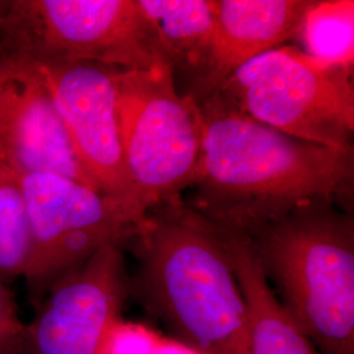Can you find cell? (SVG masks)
Listing matches in <instances>:
<instances>
[{"label": "cell", "mask_w": 354, "mask_h": 354, "mask_svg": "<svg viewBox=\"0 0 354 354\" xmlns=\"http://www.w3.org/2000/svg\"><path fill=\"white\" fill-rule=\"evenodd\" d=\"M198 105L203 150L184 203L218 231L247 239L304 203L352 200L353 150L286 136L219 95Z\"/></svg>", "instance_id": "obj_1"}, {"label": "cell", "mask_w": 354, "mask_h": 354, "mask_svg": "<svg viewBox=\"0 0 354 354\" xmlns=\"http://www.w3.org/2000/svg\"><path fill=\"white\" fill-rule=\"evenodd\" d=\"M129 290L171 337L200 354H250V319L221 232L177 198L151 209L124 247Z\"/></svg>", "instance_id": "obj_2"}, {"label": "cell", "mask_w": 354, "mask_h": 354, "mask_svg": "<svg viewBox=\"0 0 354 354\" xmlns=\"http://www.w3.org/2000/svg\"><path fill=\"white\" fill-rule=\"evenodd\" d=\"M247 241L279 304L317 351L354 354L352 212L326 201L304 203Z\"/></svg>", "instance_id": "obj_3"}, {"label": "cell", "mask_w": 354, "mask_h": 354, "mask_svg": "<svg viewBox=\"0 0 354 354\" xmlns=\"http://www.w3.org/2000/svg\"><path fill=\"white\" fill-rule=\"evenodd\" d=\"M3 59L168 67L137 0H10Z\"/></svg>", "instance_id": "obj_4"}, {"label": "cell", "mask_w": 354, "mask_h": 354, "mask_svg": "<svg viewBox=\"0 0 354 354\" xmlns=\"http://www.w3.org/2000/svg\"><path fill=\"white\" fill-rule=\"evenodd\" d=\"M127 176L143 214L181 198L203 150L200 105L181 93L169 67L115 71Z\"/></svg>", "instance_id": "obj_5"}, {"label": "cell", "mask_w": 354, "mask_h": 354, "mask_svg": "<svg viewBox=\"0 0 354 354\" xmlns=\"http://www.w3.org/2000/svg\"><path fill=\"white\" fill-rule=\"evenodd\" d=\"M353 68L283 45L244 64L215 95L297 140L353 150Z\"/></svg>", "instance_id": "obj_6"}, {"label": "cell", "mask_w": 354, "mask_h": 354, "mask_svg": "<svg viewBox=\"0 0 354 354\" xmlns=\"http://www.w3.org/2000/svg\"><path fill=\"white\" fill-rule=\"evenodd\" d=\"M16 178L32 231V259L24 279L35 307L57 279L99 250L124 245L145 218L67 177L35 174Z\"/></svg>", "instance_id": "obj_7"}, {"label": "cell", "mask_w": 354, "mask_h": 354, "mask_svg": "<svg viewBox=\"0 0 354 354\" xmlns=\"http://www.w3.org/2000/svg\"><path fill=\"white\" fill-rule=\"evenodd\" d=\"M0 64L35 76L50 93L89 176L104 194L143 218L127 176L120 137L115 67L95 62H36L3 59Z\"/></svg>", "instance_id": "obj_8"}, {"label": "cell", "mask_w": 354, "mask_h": 354, "mask_svg": "<svg viewBox=\"0 0 354 354\" xmlns=\"http://www.w3.org/2000/svg\"><path fill=\"white\" fill-rule=\"evenodd\" d=\"M129 295L124 245L109 244L51 285L26 323L23 354H99Z\"/></svg>", "instance_id": "obj_9"}, {"label": "cell", "mask_w": 354, "mask_h": 354, "mask_svg": "<svg viewBox=\"0 0 354 354\" xmlns=\"http://www.w3.org/2000/svg\"><path fill=\"white\" fill-rule=\"evenodd\" d=\"M0 66L7 75L0 86V168L15 177L58 175L100 190L82 165L48 89L20 68Z\"/></svg>", "instance_id": "obj_10"}, {"label": "cell", "mask_w": 354, "mask_h": 354, "mask_svg": "<svg viewBox=\"0 0 354 354\" xmlns=\"http://www.w3.org/2000/svg\"><path fill=\"white\" fill-rule=\"evenodd\" d=\"M310 4L311 0H214L212 51L203 75L187 96L203 102L244 64L298 37Z\"/></svg>", "instance_id": "obj_11"}, {"label": "cell", "mask_w": 354, "mask_h": 354, "mask_svg": "<svg viewBox=\"0 0 354 354\" xmlns=\"http://www.w3.org/2000/svg\"><path fill=\"white\" fill-rule=\"evenodd\" d=\"M181 93L203 75L215 33L214 0H137Z\"/></svg>", "instance_id": "obj_12"}, {"label": "cell", "mask_w": 354, "mask_h": 354, "mask_svg": "<svg viewBox=\"0 0 354 354\" xmlns=\"http://www.w3.org/2000/svg\"><path fill=\"white\" fill-rule=\"evenodd\" d=\"M221 235L248 308L250 354H322L279 304L248 241Z\"/></svg>", "instance_id": "obj_13"}, {"label": "cell", "mask_w": 354, "mask_h": 354, "mask_svg": "<svg viewBox=\"0 0 354 354\" xmlns=\"http://www.w3.org/2000/svg\"><path fill=\"white\" fill-rule=\"evenodd\" d=\"M297 38L310 57L353 68V0H311Z\"/></svg>", "instance_id": "obj_14"}, {"label": "cell", "mask_w": 354, "mask_h": 354, "mask_svg": "<svg viewBox=\"0 0 354 354\" xmlns=\"http://www.w3.org/2000/svg\"><path fill=\"white\" fill-rule=\"evenodd\" d=\"M32 259V231L17 178L0 168V279L26 277Z\"/></svg>", "instance_id": "obj_15"}, {"label": "cell", "mask_w": 354, "mask_h": 354, "mask_svg": "<svg viewBox=\"0 0 354 354\" xmlns=\"http://www.w3.org/2000/svg\"><path fill=\"white\" fill-rule=\"evenodd\" d=\"M160 335L138 323L121 319L106 340L99 354H155Z\"/></svg>", "instance_id": "obj_16"}, {"label": "cell", "mask_w": 354, "mask_h": 354, "mask_svg": "<svg viewBox=\"0 0 354 354\" xmlns=\"http://www.w3.org/2000/svg\"><path fill=\"white\" fill-rule=\"evenodd\" d=\"M26 322L19 317L13 294L0 279V354H23Z\"/></svg>", "instance_id": "obj_17"}, {"label": "cell", "mask_w": 354, "mask_h": 354, "mask_svg": "<svg viewBox=\"0 0 354 354\" xmlns=\"http://www.w3.org/2000/svg\"><path fill=\"white\" fill-rule=\"evenodd\" d=\"M155 354H200L196 351L190 349L188 346L180 344V342L160 336V340L158 342Z\"/></svg>", "instance_id": "obj_18"}, {"label": "cell", "mask_w": 354, "mask_h": 354, "mask_svg": "<svg viewBox=\"0 0 354 354\" xmlns=\"http://www.w3.org/2000/svg\"><path fill=\"white\" fill-rule=\"evenodd\" d=\"M8 7H10V0H0V37H1L6 15L8 12Z\"/></svg>", "instance_id": "obj_19"}, {"label": "cell", "mask_w": 354, "mask_h": 354, "mask_svg": "<svg viewBox=\"0 0 354 354\" xmlns=\"http://www.w3.org/2000/svg\"><path fill=\"white\" fill-rule=\"evenodd\" d=\"M6 73H4V70L1 68V66H0V86H1V83L6 80Z\"/></svg>", "instance_id": "obj_20"}]
</instances>
